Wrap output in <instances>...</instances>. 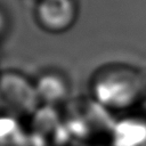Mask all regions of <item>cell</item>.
Instances as JSON below:
<instances>
[{
  "instance_id": "cell-1",
  "label": "cell",
  "mask_w": 146,
  "mask_h": 146,
  "mask_svg": "<svg viewBox=\"0 0 146 146\" xmlns=\"http://www.w3.org/2000/svg\"><path fill=\"white\" fill-rule=\"evenodd\" d=\"M143 89L140 76L128 67H112L95 81L94 92L98 102L113 108L132 105Z\"/></svg>"
},
{
  "instance_id": "cell-2",
  "label": "cell",
  "mask_w": 146,
  "mask_h": 146,
  "mask_svg": "<svg viewBox=\"0 0 146 146\" xmlns=\"http://www.w3.org/2000/svg\"><path fill=\"white\" fill-rule=\"evenodd\" d=\"M73 0H40L36 8L38 22L50 32H63L75 21Z\"/></svg>"
},
{
  "instance_id": "cell-3",
  "label": "cell",
  "mask_w": 146,
  "mask_h": 146,
  "mask_svg": "<svg viewBox=\"0 0 146 146\" xmlns=\"http://www.w3.org/2000/svg\"><path fill=\"white\" fill-rule=\"evenodd\" d=\"M111 146H146V121L140 119L121 120L110 136Z\"/></svg>"
},
{
  "instance_id": "cell-4",
  "label": "cell",
  "mask_w": 146,
  "mask_h": 146,
  "mask_svg": "<svg viewBox=\"0 0 146 146\" xmlns=\"http://www.w3.org/2000/svg\"><path fill=\"white\" fill-rule=\"evenodd\" d=\"M55 80L56 78L52 76V75H47L46 78H43L40 82V84L38 86V91L40 94V96H42L44 99L47 100H57L59 98H62V96L59 94H57L55 90H59V91H64V86H63V82L59 80L55 87L54 83H55Z\"/></svg>"
}]
</instances>
